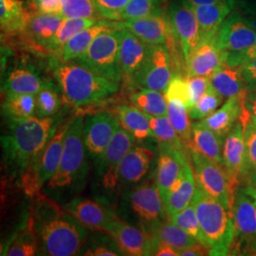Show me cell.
<instances>
[{"mask_svg": "<svg viewBox=\"0 0 256 256\" xmlns=\"http://www.w3.org/2000/svg\"><path fill=\"white\" fill-rule=\"evenodd\" d=\"M54 129L52 117L10 119L9 129L1 138L5 162L12 169L28 171L42 153Z\"/></svg>", "mask_w": 256, "mask_h": 256, "instance_id": "cell-1", "label": "cell"}, {"mask_svg": "<svg viewBox=\"0 0 256 256\" xmlns=\"http://www.w3.org/2000/svg\"><path fill=\"white\" fill-rule=\"evenodd\" d=\"M34 229L46 256H76L88 236L86 227L50 203L43 205L34 222Z\"/></svg>", "mask_w": 256, "mask_h": 256, "instance_id": "cell-2", "label": "cell"}, {"mask_svg": "<svg viewBox=\"0 0 256 256\" xmlns=\"http://www.w3.org/2000/svg\"><path fill=\"white\" fill-rule=\"evenodd\" d=\"M52 72L64 99L76 108L98 104L119 90V84L102 77L76 60L57 63Z\"/></svg>", "mask_w": 256, "mask_h": 256, "instance_id": "cell-3", "label": "cell"}, {"mask_svg": "<svg viewBox=\"0 0 256 256\" xmlns=\"http://www.w3.org/2000/svg\"><path fill=\"white\" fill-rule=\"evenodd\" d=\"M210 256H228L236 236L232 214L220 202L198 186L192 198Z\"/></svg>", "mask_w": 256, "mask_h": 256, "instance_id": "cell-4", "label": "cell"}, {"mask_svg": "<svg viewBox=\"0 0 256 256\" xmlns=\"http://www.w3.org/2000/svg\"><path fill=\"white\" fill-rule=\"evenodd\" d=\"M82 116L72 120L64 137V148L61 162L54 178L48 185L54 189H60L72 186L80 176L86 167V146L84 142Z\"/></svg>", "mask_w": 256, "mask_h": 256, "instance_id": "cell-5", "label": "cell"}, {"mask_svg": "<svg viewBox=\"0 0 256 256\" xmlns=\"http://www.w3.org/2000/svg\"><path fill=\"white\" fill-rule=\"evenodd\" d=\"M119 30L111 28L99 34L84 54L76 61L111 82L120 84Z\"/></svg>", "mask_w": 256, "mask_h": 256, "instance_id": "cell-6", "label": "cell"}, {"mask_svg": "<svg viewBox=\"0 0 256 256\" xmlns=\"http://www.w3.org/2000/svg\"><path fill=\"white\" fill-rule=\"evenodd\" d=\"M72 120L54 129L50 138L36 162L27 171L25 180L28 192L38 191L44 184L48 182L58 170L64 148V142L68 128Z\"/></svg>", "mask_w": 256, "mask_h": 256, "instance_id": "cell-7", "label": "cell"}, {"mask_svg": "<svg viewBox=\"0 0 256 256\" xmlns=\"http://www.w3.org/2000/svg\"><path fill=\"white\" fill-rule=\"evenodd\" d=\"M174 41L180 46L186 66L202 38L196 16L192 8L182 0H172L166 10Z\"/></svg>", "mask_w": 256, "mask_h": 256, "instance_id": "cell-8", "label": "cell"}, {"mask_svg": "<svg viewBox=\"0 0 256 256\" xmlns=\"http://www.w3.org/2000/svg\"><path fill=\"white\" fill-rule=\"evenodd\" d=\"M190 155L194 167L196 180L202 191L220 202L225 208H230V182L222 166L196 150L190 148Z\"/></svg>", "mask_w": 256, "mask_h": 256, "instance_id": "cell-9", "label": "cell"}, {"mask_svg": "<svg viewBox=\"0 0 256 256\" xmlns=\"http://www.w3.org/2000/svg\"><path fill=\"white\" fill-rule=\"evenodd\" d=\"M172 55L167 45L149 46L146 59L133 86L165 92L173 78Z\"/></svg>", "mask_w": 256, "mask_h": 256, "instance_id": "cell-10", "label": "cell"}, {"mask_svg": "<svg viewBox=\"0 0 256 256\" xmlns=\"http://www.w3.org/2000/svg\"><path fill=\"white\" fill-rule=\"evenodd\" d=\"M136 138L120 126L106 150L98 156V174L102 187L114 191L119 182L120 165Z\"/></svg>", "mask_w": 256, "mask_h": 256, "instance_id": "cell-11", "label": "cell"}, {"mask_svg": "<svg viewBox=\"0 0 256 256\" xmlns=\"http://www.w3.org/2000/svg\"><path fill=\"white\" fill-rule=\"evenodd\" d=\"M64 18L54 14L28 12L26 24L18 36L23 46L32 52L48 54V48Z\"/></svg>", "mask_w": 256, "mask_h": 256, "instance_id": "cell-12", "label": "cell"}, {"mask_svg": "<svg viewBox=\"0 0 256 256\" xmlns=\"http://www.w3.org/2000/svg\"><path fill=\"white\" fill-rule=\"evenodd\" d=\"M113 239L122 256H152L153 236L122 221L115 216L102 230Z\"/></svg>", "mask_w": 256, "mask_h": 256, "instance_id": "cell-13", "label": "cell"}, {"mask_svg": "<svg viewBox=\"0 0 256 256\" xmlns=\"http://www.w3.org/2000/svg\"><path fill=\"white\" fill-rule=\"evenodd\" d=\"M116 28H126L148 46L167 45L173 36L167 12L142 18L114 21Z\"/></svg>", "mask_w": 256, "mask_h": 256, "instance_id": "cell-14", "label": "cell"}, {"mask_svg": "<svg viewBox=\"0 0 256 256\" xmlns=\"http://www.w3.org/2000/svg\"><path fill=\"white\" fill-rule=\"evenodd\" d=\"M256 44V32L234 9L221 25L216 46L221 52L244 50Z\"/></svg>", "mask_w": 256, "mask_h": 256, "instance_id": "cell-15", "label": "cell"}, {"mask_svg": "<svg viewBox=\"0 0 256 256\" xmlns=\"http://www.w3.org/2000/svg\"><path fill=\"white\" fill-rule=\"evenodd\" d=\"M120 126L119 120L114 114L101 112L90 116L84 124V142L86 152L93 158L100 156Z\"/></svg>", "mask_w": 256, "mask_h": 256, "instance_id": "cell-16", "label": "cell"}, {"mask_svg": "<svg viewBox=\"0 0 256 256\" xmlns=\"http://www.w3.org/2000/svg\"><path fill=\"white\" fill-rule=\"evenodd\" d=\"M119 60L122 81L132 84L146 59L149 46L126 28H120Z\"/></svg>", "mask_w": 256, "mask_h": 256, "instance_id": "cell-17", "label": "cell"}, {"mask_svg": "<svg viewBox=\"0 0 256 256\" xmlns=\"http://www.w3.org/2000/svg\"><path fill=\"white\" fill-rule=\"evenodd\" d=\"M248 120L240 118L225 138L222 150L223 167L230 178L236 180L239 176H246V144L245 124Z\"/></svg>", "mask_w": 256, "mask_h": 256, "instance_id": "cell-18", "label": "cell"}, {"mask_svg": "<svg viewBox=\"0 0 256 256\" xmlns=\"http://www.w3.org/2000/svg\"><path fill=\"white\" fill-rule=\"evenodd\" d=\"M133 212L138 216L152 226L164 220V203L160 190L153 184H144L135 188L129 196Z\"/></svg>", "mask_w": 256, "mask_h": 256, "instance_id": "cell-19", "label": "cell"}, {"mask_svg": "<svg viewBox=\"0 0 256 256\" xmlns=\"http://www.w3.org/2000/svg\"><path fill=\"white\" fill-rule=\"evenodd\" d=\"M158 146L156 184L164 200L180 174L183 165L188 160L186 152L180 151L174 147L164 144H158Z\"/></svg>", "mask_w": 256, "mask_h": 256, "instance_id": "cell-20", "label": "cell"}, {"mask_svg": "<svg viewBox=\"0 0 256 256\" xmlns=\"http://www.w3.org/2000/svg\"><path fill=\"white\" fill-rule=\"evenodd\" d=\"M196 188L198 184L192 173V167L187 160L183 165L178 178L164 198L167 214L172 216L176 212L186 208L192 202Z\"/></svg>", "mask_w": 256, "mask_h": 256, "instance_id": "cell-21", "label": "cell"}, {"mask_svg": "<svg viewBox=\"0 0 256 256\" xmlns=\"http://www.w3.org/2000/svg\"><path fill=\"white\" fill-rule=\"evenodd\" d=\"M236 7L230 1L191 7L198 22L202 41L216 39L221 25Z\"/></svg>", "mask_w": 256, "mask_h": 256, "instance_id": "cell-22", "label": "cell"}, {"mask_svg": "<svg viewBox=\"0 0 256 256\" xmlns=\"http://www.w3.org/2000/svg\"><path fill=\"white\" fill-rule=\"evenodd\" d=\"M247 90L238 96L228 98L226 102L212 115L203 119L204 124L216 134L224 138L240 120L244 111V100Z\"/></svg>", "mask_w": 256, "mask_h": 256, "instance_id": "cell-23", "label": "cell"}, {"mask_svg": "<svg viewBox=\"0 0 256 256\" xmlns=\"http://www.w3.org/2000/svg\"><path fill=\"white\" fill-rule=\"evenodd\" d=\"M236 236L254 244L256 250V204L241 189L232 205Z\"/></svg>", "mask_w": 256, "mask_h": 256, "instance_id": "cell-24", "label": "cell"}, {"mask_svg": "<svg viewBox=\"0 0 256 256\" xmlns=\"http://www.w3.org/2000/svg\"><path fill=\"white\" fill-rule=\"evenodd\" d=\"M153 160L154 152L149 147H131L120 165L119 182L126 184L140 182L148 173Z\"/></svg>", "mask_w": 256, "mask_h": 256, "instance_id": "cell-25", "label": "cell"}, {"mask_svg": "<svg viewBox=\"0 0 256 256\" xmlns=\"http://www.w3.org/2000/svg\"><path fill=\"white\" fill-rule=\"evenodd\" d=\"M222 64L221 52L216 46V39L202 41L186 66L187 77H210Z\"/></svg>", "mask_w": 256, "mask_h": 256, "instance_id": "cell-26", "label": "cell"}, {"mask_svg": "<svg viewBox=\"0 0 256 256\" xmlns=\"http://www.w3.org/2000/svg\"><path fill=\"white\" fill-rule=\"evenodd\" d=\"M62 209L90 229H104L113 216L99 203L90 200L75 198L64 204Z\"/></svg>", "mask_w": 256, "mask_h": 256, "instance_id": "cell-27", "label": "cell"}, {"mask_svg": "<svg viewBox=\"0 0 256 256\" xmlns=\"http://www.w3.org/2000/svg\"><path fill=\"white\" fill-rule=\"evenodd\" d=\"M111 28H115L114 21L101 19L92 27L76 34L64 43V46L57 54V56L59 57V62H70L77 60L90 46L95 37L101 34L102 32Z\"/></svg>", "mask_w": 256, "mask_h": 256, "instance_id": "cell-28", "label": "cell"}, {"mask_svg": "<svg viewBox=\"0 0 256 256\" xmlns=\"http://www.w3.org/2000/svg\"><path fill=\"white\" fill-rule=\"evenodd\" d=\"M223 138L208 128L203 120H198L192 124V142L188 147L196 150L206 158L223 165L222 150Z\"/></svg>", "mask_w": 256, "mask_h": 256, "instance_id": "cell-29", "label": "cell"}, {"mask_svg": "<svg viewBox=\"0 0 256 256\" xmlns=\"http://www.w3.org/2000/svg\"><path fill=\"white\" fill-rule=\"evenodd\" d=\"M48 84L36 72L26 66H16L6 76L4 90L6 93L36 95Z\"/></svg>", "mask_w": 256, "mask_h": 256, "instance_id": "cell-30", "label": "cell"}, {"mask_svg": "<svg viewBox=\"0 0 256 256\" xmlns=\"http://www.w3.org/2000/svg\"><path fill=\"white\" fill-rule=\"evenodd\" d=\"M115 115L120 124L136 140H146L154 138L147 114L136 106L122 104L116 108Z\"/></svg>", "mask_w": 256, "mask_h": 256, "instance_id": "cell-31", "label": "cell"}, {"mask_svg": "<svg viewBox=\"0 0 256 256\" xmlns=\"http://www.w3.org/2000/svg\"><path fill=\"white\" fill-rule=\"evenodd\" d=\"M28 10L19 0H0L1 36L14 37L23 30Z\"/></svg>", "mask_w": 256, "mask_h": 256, "instance_id": "cell-32", "label": "cell"}, {"mask_svg": "<svg viewBox=\"0 0 256 256\" xmlns=\"http://www.w3.org/2000/svg\"><path fill=\"white\" fill-rule=\"evenodd\" d=\"M210 84L223 98L238 96L246 88L241 70L222 64L220 68L210 75Z\"/></svg>", "mask_w": 256, "mask_h": 256, "instance_id": "cell-33", "label": "cell"}, {"mask_svg": "<svg viewBox=\"0 0 256 256\" xmlns=\"http://www.w3.org/2000/svg\"><path fill=\"white\" fill-rule=\"evenodd\" d=\"M168 102L167 117L170 120L176 131L182 138L187 147L192 142V124L190 122L189 108L187 102L182 97L174 95H165Z\"/></svg>", "mask_w": 256, "mask_h": 256, "instance_id": "cell-34", "label": "cell"}, {"mask_svg": "<svg viewBox=\"0 0 256 256\" xmlns=\"http://www.w3.org/2000/svg\"><path fill=\"white\" fill-rule=\"evenodd\" d=\"M164 92L142 88L130 96L131 104L151 116H166L168 102Z\"/></svg>", "mask_w": 256, "mask_h": 256, "instance_id": "cell-35", "label": "cell"}, {"mask_svg": "<svg viewBox=\"0 0 256 256\" xmlns=\"http://www.w3.org/2000/svg\"><path fill=\"white\" fill-rule=\"evenodd\" d=\"M152 232L153 236L174 247L178 250L200 243L180 227L174 224L173 221L156 223L152 226Z\"/></svg>", "mask_w": 256, "mask_h": 256, "instance_id": "cell-36", "label": "cell"}, {"mask_svg": "<svg viewBox=\"0 0 256 256\" xmlns=\"http://www.w3.org/2000/svg\"><path fill=\"white\" fill-rule=\"evenodd\" d=\"M101 19L88 18H66L48 48V54H57L64 43L76 34L88 28L92 27Z\"/></svg>", "mask_w": 256, "mask_h": 256, "instance_id": "cell-37", "label": "cell"}, {"mask_svg": "<svg viewBox=\"0 0 256 256\" xmlns=\"http://www.w3.org/2000/svg\"><path fill=\"white\" fill-rule=\"evenodd\" d=\"M3 108L10 119H26L36 113V95L6 93Z\"/></svg>", "mask_w": 256, "mask_h": 256, "instance_id": "cell-38", "label": "cell"}, {"mask_svg": "<svg viewBox=\"0 0 256 256\" xmlns=\"http://www.w3.org/2000/svg\"><path fill=\"white\" fill-rule=\"evenodd\" d=\"M150 122V126L154 133V138L158 140V144H167L169 146L174 147L176 149L185 151V144L183 142L182 138L176 131L170 120L166 116H151L147 115Z\"/></svg>", "mask_w": 256, "mask_h": 256, "instance_id": "cell-39", "label": "cell"}, {"mask_svg": "<svg viewBox=\"0 0 256 256\" xmlns=\"http://www.w3.org/2000/svg\"><path fill=\"white\" fill-rule=\"evenodd\" d=\"M164 0H129L120 12L119 21L164 14Z\"/></svg>", "mask_w": 256, "mask_h": 256, "instance_id": "cell-40", "label": "cell"}, {"mask_svg": "<svg viewBox=\"0 0 256 256\" xmlns=\"http://www.w3.org/2000/svg\"><path fill=\"white\" fill-rule=\"evenodd\" d=\"M171 220L174 224H176L183 230H185L188 234H190L192 238H194L198 242L206 246L205 239L202 234L200 225V222L198 220L196 212V208H194V205L192 202L186 208H184L183 210H180L173 214L171 216Z\"/></svg>", "mask_w": 256, "mask_h": 256, "instance_id": "cell-41", "label": "cell"}, {"mask_svg": "<svg viewBox=\"0 0 256 256\" xmlns=\"http://www.w3.org/2000/svg\"><path fill=\"white\" fill-rule=\"evenodd\" d=\"M224 98L212 86H209L207 92L189 110L191 120H203L212 115L222 104Z\"/></svg>", "mask_w": 256, "mask_h": 256, "instance_id": "cell-42", "label": "cell"}, {"mask_svg": "<svg viewBox=\"0 0 256 256\" xmlns=\"http://www.w3.org/2000/svg\"><path fill=\"white\" fill-rule=\"evenodd\" d=\"M37 239L32 227L22 230L10 242L6 256H32L36 254Z\"/></svg>", "mask_w": 256, "mask_h": 256, "instance_id": "cell-43", "label": "cell"}, {"mask_svg": "<svg viewBox=\"0 0 256 256\" xmlns=\"http://www.w3.org/2000/svg\"><path fill=\"white\" fill-rule=\"evenodd\" d=\"M63 18H102L95 0H63Z\"/></svg>", "mask_w": 256, "mask_h": 256, "instance_id": "cell-44", "label": "cell"}, {"mask_svg": "<svg viewBox=\"0 0 256 256\" xmlns=\"http://www.w3.org/2000/svg\"><path fill=\"white\" fill-rule=\"evenodd\" d=\"M60 97L52 84H48L36 94V115L38 117H52L60 108Z\"/></svg>", "mask_w": 256, "mask_h": 256, "instance_id": "cell-45", "label": "cell"}, {"mask_svg": "<svg viewBox=\"0 0 256 256\" xmlns=\"http://www.w3.org/2000/svg\"><path fill=\"white\" fill-rule=\"evenodd\" d=\"M246 174L256 171V126L250 119L245 124Z\"/></svg>", "mask_w": 256, "mask_h": 256, "instance_id": "cell-46", "label": "cell"}, {"mask_svg": "<svg viewBox=\"0 0 256 256\" xmlns=\"http://www.w3.org/2000/svg\"><path fill=\"white\" fill-rule=\"evenodd\" d=\"M256 58V44L244 50L221 52L222 64L232 68H239Z\"/></svg>", "mask_w": 256, "mask_h": 256, "instance_id": "cell-47", "label": "cell"}, {"mask_svg": "<svg viewBox=\"0 0 256 256\" xmlns=\"http://www.w3.org/2000/svg\"><path fill=\"white\" fill-rule=\"evenodd\" d=\"M102 18L119 21L122 10L129 0H95Z\"/></svg>", "mask_w": 256, "mask_h": 256, "instance_id": "cell-48", "label": "cell"}, {"mask_svg": "<svg viewBox=\"0 0 256 256\" xmlns=\"http://www.w3.org/2000/svg\"><path fill=\"white\" fill-rule=\"evenodd\" d=\"M186 80L188 84L190 108H191L192 106L205 94V92H207L210 86V77L192 76V77H187Z\"/></svg>", "mask_w": 256, "mask_h": 256, "instance_id": "cell-49", "label": "cell"}, {"mask_svg": "<svg viewBox=\"0 0 256 256\" xmlns=\"http://www.w3.org/2000/svg\"><path fill=\"white\" fill-rule=\"evenodd\" d=\"M28 10L40 14H60L63 8V0H28Z\"/></svg>", "mask_w": 256, "mask_h": 256, "instance_id": "cell-50", "label": "cell"}, {"mask_svg": "<svg viewBox=\"0 0 256 256\" xmlns=\"http://www.w3.org/2000/svg\"><path fill=\"white\" fill-rule=\"evenodd\" d=\"M236 9L256 32V0H240Z\"/></svg>", "mask_w": 256, "mask_h": 256, "instance_id": "cell-51", "label": "cell"}, {"mask_svg": "<svg viewBox=\"0 0 256 256\" xmlns=\"http://www.w3.org/2000/svg\"><path fill=\"white\" fill-rule=\"evenodd\" d=\"M248 92L256 90V58L240 66Z\"/></svg>", "mask_w": 256, "mask_h": 256, "instance_id": "cell-52", "label": "cell"}, {"mask_svg": "<svg viewBox=\"0 0 256 256\" xmlns=\"http://www.w3.org/2000/svg\"><path fill=\"white\" fill-rule=\"evenodd\" d=\"M154 238V245L152 250V256H178V250L174 247L166 244L164 242Z\"/></svg>", "mask_w": 256, "mask_h": 256, "instance_id": "cell-53", "label": "cell"}, {"mask_svg": "<svg viewBox=\"0 0 256 256\" xmlns=\"http://www.w3.org/2000/svg\"><path fill=\"white\" fill-rule=\"evenodd\" d=\"M84 256H122V252L119 250H115L113 248L108 247L106 245H101V244H97V245H93L90 248H88L86 254H84Z\"/></svg>", "mask_w": 256, "mask_h": 256, "instance_id": "cell-54", "label": "cell"}, {"mask_svg": "<svg viewBox=\"0 0 256 256\" xmlns=\"http://www.w3.org/2000/svg\"><path fill=\"white\" fill-rule=\"evenodd\" d=\"M178 254L180 256H209L210 248L206 247L202 243H196L192 246L184 248L178 250Z\"/></svg>", "mask_w": 256, "mask_h": 256, "instance_id": "cell-55", "label": "cell"}, {"mask_svg": "<svg viewBox=\"0 0 256 256\" xmlns=\"http://www.w3.org/2000/svg\"><path fill=\"white\" fill-rule=\"evenodd\" d=\"M244 110L250 116L256 117V90L247 92L244 100Z\"/></svg>", "mask_w": 256, "mask_h": 256, "instance_id": "cell-56", "label": "cell"}, {"mask_svg": "<svg viewBox=\"0 0 256 256\" xmlns=\"http://www.w3.org/2000/svg\"><path fill=\"white\" fill-rule=\"evenodd\" d=\"M183 3L187 4L190 7H196V6H202V5H209V4H214L218 3L220 1H230L232 3H236L238 5L240 0H182Z\"/></svg>", "mask_w": 256, "mask_h": 256, "instance_id": "cell-57", "label": "cell"}, {"mask_svg": "<svg viewBox=\"0 0 256 256\" xmlns=\"http://www.w3.org/2000/svg\"><path fill=\"white\" fill-rule=\"evenodd\" d=\"M241 190L245 192L248 196H250L252 200V202H254L256 204V186L248 185V186L241 189Z\"/></svg>", "mask_w": 256, "mask_h": 256, "instance_id": "cell-58", "label": "cell"}, {"mask_svg": "<svg viewBox=\"0 0 256 256\" xmlns=\"http://www.w3.org/2000/svg\"><path fill=\"white\" fill-rule=\"evenodd\" d=\"M250 185L256 186V171L250 174Z\"/></svg>", "mask_w": 256, "mask_h": 256, "instance_id": "cell-59", "label": "cell"}, {"mask_svg": "<svg viewBox=\"0 0 256 256\" xmlns=\"http://www.w3.org/2000/svg\"><path fill=\"white\" fill-rule=\"evenodd\" d=\"M250 120L254 122V124L256 126V117H252V116H250Z\"/></svg>", "mask_w": 256, "mask_h": 256, "instance_id": "cell-60", "label": "cell"}, {"mask_svg": "<svg viewBox=\"0 0 256 256\" xmlns=\"http://www.w3.org/2000/svg\"><path fill=\"white\" fill-rule=\"evenodd\" d=\"M164 1H167V0H164Z\"/></svg>", "mask_w": 256, "mask_h": 256, "instance_id": "cell-61", "label": "cell"}]
</instances>
